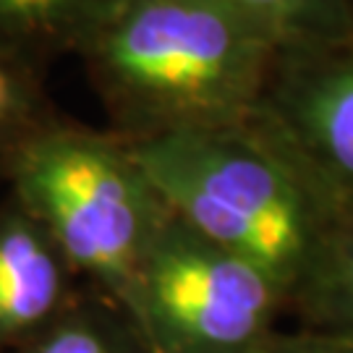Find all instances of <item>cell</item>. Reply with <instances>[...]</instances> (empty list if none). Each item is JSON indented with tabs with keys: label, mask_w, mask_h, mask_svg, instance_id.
<instances>
[{
	"label": "cell",
	"mask_w": 353,
	"mask_h": 353,
	"mask_svg": "<svg viewBox=\"0 0 353 353\" xmlns=\"http://www.w3.org/2000/svg\"><path fill=\"white\" fill-rule=\"evenodd\" d=\"M254 19L283 48L338 45L353 39V0H220Z\"/></svg>",
	"instance_id": "cell-10"
},
{
	"label": "cell",
	"mask_w": 353,
	"mask_h": 353,
	"mask_svg": "<svg viewBox=\"0 0 353 353\" xmlns=\"http://www.w3.org/2000/svg\"><path fill=\"white\" fill-rule=\"evenodd\" d=\"M283 50L220 0H100L68 48L126 141L256 115Z\"/></svg>",
	"instance_id": "cell-1"
},
{
	"label": "cell",
	"mask_w": 353,
	"mask_h": 353,
	"mask_svg": "<svg viewBox=\"0 0 353 353\" xmlns=\"http://www.w3.org/2000/svg\"><path fill=\"white\" fill-rule=\"evenodd\" d=\"M285 299L267 270L168 210L139 267L128 319L150 353H241L272 335Z\"/></svg>",
	"instance_id": "cell-4"
},
{
	"label": "cell",
	"mask_w": 353,
	"mask_h": 353,
	"mask_svg": "<svg viewBox=\"0 0 353 353\" xmlns=\"http://www.w3.org/2000/svg\"><path fill=\"white\" fill-rule=\"evenodd\" d=\"M100 0H0V61L37 71L68 52Z\"/></svg>",
	"instance_id": "cell-7"
},
{
	"label": "cell",
	"mask_w": 353,
	"mask_h": 353,
	"mask_svg": "<svg viewBox=\"0 0 353 353\" xmlns=\"http://www.w3.org/2000/svg\"><path fill=\"white\" fill-rule=\"evenodd\" d=\"M3 183L71 270L128 316L144 254L168 214L128 141L52 118L13 152Z\"/></svg>",
	"instance_id": "cell-3"
},
{
	"label": "cell",
	"mask_w": 353,
	"mask_h": 353,
	"mask_svg": "<svg viewBox=\"0 0 353 353\" xmlns=\"http://www.w3.org/2000/svg\"><path fill=\"white\" fill-rule=\"evenodd\" d=\"M52 118L37 71L0 61V181L21 141Z\"/></svg>",
	"instance_id": "cell-11"
},
{
	"label": "cell",
	"mask_w": 353,
	"mask_h": 353,
	"mask_svg": "<svg viewBox=\"0 0 353 353\" xmlns=\"http://www.w3.org/2000/svg\"><path fill=\"white\" fill-rule=\"evenodd\" d=\"M290 299H299L312 332L353 343V214L341 217Z\"/></svg>",
	"instance_id": "cell-8"
},
{
	"label": "cell",
	"mask_w": 353,
	"mask_h": 353,
	"mask_svg": "<svg viewBox=\"0 0 353 353\" xmlns=\"http://www.w3.org/2000/svg\"><path fill=\"white\" fill-rule=\"evenodd\" d=\"M241 353H353V343L330 338L322 332L306 335H267L265 341Z\"/></svg>",
	"instance_id": "cell-12"
},
{
	"label": "cell",
	"mask_w": 353,
	"mask_h": 353,
	"mask_svg": "<svg viewBox=\"0 0 353 353\" xmlns=\"http://www.w3.org/2000/svg\"><path fill=\"white\" fill-rule=\"evenodd\" d=\"M341 217L353 214V39L285 48L262 110Z\"/></svg>",
	"instance_id": "cell-5"
},
{
	"label": "cell",
	"mask_w": 353,
	"mask_h": 353,
	"mask_svg": "<svg viewBox=\"0 0 353 353\" xmlns=\"http://www.w3.org/2000/svg\"><path fill=\"white\" fill-rule=\"evenodd\" d=\"M168 210L296 290L341 212L262 113L128 141Z\"/></svg>",
	"instance_id": "cell-2"
},
{
	"label": "cell",
	"mask_w": 353,
	"mask_h": 353,
	"mask_svg": "<svg viewBox=\"0 0 353 353\" xmlns=\"http://www.w3.org/2000/svg\"><path fill=\"white\" fill-rule=\"evenodd\" d=\"M16 353H150V348L115 303L110 309L68 303Z\"/></svg>",
	"instance_id": "cell-9"
},
{
	"label": "cell",
	"mask_w": 353,
	"mask_h": 353,
	"mask_svg": "<svg viewBox=\"0 0 353 353\" xmlns=\"http://www.w3.org/2000/svg\"><path fill=\"white\" fill-rule=\"evenodd\" d=\"M74 270L11 194L0 202V351L21 345L68 306Z\"/></svg>",
	"instance_id": "cell-6"
}]
</instances>
